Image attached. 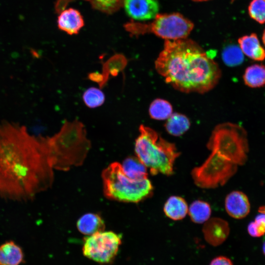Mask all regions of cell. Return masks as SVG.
Wrapping results in <instances>:
<instances>
[{
    "label": "cell",
    "mask_w": 265,
    "mask_h": 265,
    "mask_svg": "<svg viewBox=\"0 0 265 265\" xmlns=\"http://www.w3.org/2000/svg\"><path fill=\"white\" fill-rule=\"evenodd\" d=\"M190 126V121L186 116L178 113H174L167 119L165 128L169 134L178 136L186 132L189 129Z\"/></svg>",
    "instance_id": "cell-21"
},
{
    "label": "cell",
    "mask_w": 265,
    "mask_h": 265,
    "mask_svg": "<svg viewBox=\"0 0 265 265\" xmlns=\"http://www.w3.org/2000/svg\"><path fill=\"white\" fill-rule=\"evenodd\" d=\"M134 146L136 157L149 169L152 175L159 173L172 175L175 161L180 155L175 145L149 127L141 125Z\"/></svg>",
    "instance_id": "cell-5"
},
{
    "label": "cell",
    "mask_w": 265,
    "mask_h": 265,
    "mask_svg": "<svg viewBox=\"0 0 265 265\" xmlns=\"http://www.w3.org/2000/svg\"><path fill=\"white\" fill-rule=\"evenodd\" d=\"M248 11L253 20L261 24L265 23V0H252Z\"/></svg>",
    "instance_id": "cell-26"
},
{
    "label": "cell",
    "mask_w": 265,
    "mask_h": 265,
    "mask_svg": "<svg viewBox=\"0 0 265 265\" xmlns=\"http://www.w3.org/2000/svg\"><path fill=\"white\" fill-rule=\"evenodd\" d=\"M121 165L126 175L131 179L141 180L147 178V168L136 157L127 158Z\"/></svg>",
    "instance_id": "cell-20"
},
{
    "label": "cell",
    "mask_w": 265,
    "mask_h": 265,
    "mask_svg": "<svg viewBox=\"0 0 265 265\" xmlns=\"http://www.w3.org/2000/svg\"><path fill=\"white\" fill-rule=\"evenodd\" d=\"M188 210L187 204L182 197L171 196L165 202L163 212L165 215L173 220H180L184 218Z\"/></svg>",
    "instance_id": "cell-17"
},
{
    "label": "cell",
    "mask_w": 265,
    "mask_h": 265,
    "mask_svg": "<svg viewBox=\"0 0 265 265\" xmlns=\"http://www.w3.org/2000/svg\"></svg>",
    "instance_id": "cell-34"
},
{
    "label": "cell",
    "mask_w": 265,
    "mask_h": 265,
    "mask_svg": "<svg viewBox=\"0 0 265 265\" xmlns=\"http://www.w3.org/2000/svg\"><path fill=\"white\" fill-rule=\"evenodd\" d=\"M155 64L166 82L185 93H206L221 76L217 63L197 43L186 38L165 40Z\"/></svg>",
    "instance_id": "cell-2"
},
{
    "label": "cell",
    "mask_w": 265,
    "mask_h": 265,
    "mask_svg": "<svg viewBox=\"0 0 265 265\" xmlns=\"http://www.w3.org/2000/svg\"><path fill=\"white\" fill-rule=\"evenodd\" d=\"M102 179L104 194L112 200L137 203L153 193V186L148 178L141 180L130 179L118 162H113L104 170Z\"/></svg>",
    "instance_id": "cell-6"
},
{
    "label": "cell",
    "mask_w": 265,
    "mask_h": 265,
    "mask_svg": "<svg viewBox=\"0 0 265 265\" xmlns=\"http://www.w3.org/2000/svg\"><path fill=\"white\" fill-rule=\"evenodd\" d=\"M247 231L253 237L258 238L263 236L265 234V213L258 214L254 221L248 224Z\"/></svg>",
    "instance_id": "cell-27"
},
{
    "label": "cell",
    "mask_w": 265,
    "mask_h": 265,
    "mask_svg": "<svg viewBox=\"0 0 265 265\" xmlns=\"http://www.w3.org/2000/svg\"><path fill=\"white\" fill-rule=\"evenodd\" d=\"M173 108L168 101L156 99L150 105L149 112L151 118L156 120L167 119L172 114Z\"/></svg>",
    "instance_id": "cell-23"
},
{
    "label": "cell",
    "mask_w": 265,
    "mask_h": 265,
    "mask_svg": "<svg viewBox=\"0 0 265 265\" xmlns=\"http://www.w3.org/2000/svg\"><path fill=\"white\" fill-rule=\"evenodd\" d=\"M262 41H263L264 46H265V29H264V32L263 33Z\"/></svg>",
    "instance_id": "cell-31"
},
{
    "label": "cell",
    "mask_w": 265,
    "mask_h": 265,
    "mask_svg": "<svg viewBox=\"0 0 265 265\" xmlns=\"http://www.w3.org/2000/svg\"><path fill=\"white\" fill-rule=\"evenodd\" d=\"M128 63L126 56L122 53H116L111 56L106 61L102 63L103 78L102 88L106 85L109 77H115L123 71Z\"/></svg>",
    "instance_id": "cell-16"
},
{
    "label": "cell",
    "mask_w": 265,
    "mask_h": 265,
    "mask_svg": "<svg viewBox=\"0 0 265 265\" xmlns=\"http://www.w3.org/2000/svg\"><path fill=\"white\" fill-rule=\"evenodd\" d=\"M207 146L211 151L210 155L191 174L197 186L214 188L224 185L236 173L238 166L246 161L247 133L239 125L222 123L212 131Z\"/></svg>",
    "instance_id": "cell-3"
},
{
    "label": "cell",
    "mask_w": 265,
    "mask_h": 265,
    "mask_svg": "<svg viewBox=\"0 0 265 265\" xmlns=\"http://www.w3.org/2000/svg\"><path fill=\"white\" fill-rule=\"evenodd\" d=\"M54 169L46 137L23 125L0 122V197L24 202L50 188Z\"/></svg>",
    "instance_id": "cell-1"
},
{
    "label": "cell",
    "mask_w": 265,
    "mask_h": 265,
    "mask_svg": "<svg viewBox=\"0 0 265 265\" xmlns=\"http://www.w3.org/2000/svg\"><path fill=\"white\" fill-rule=\"evenodd\" d=\"M243 79L245 84L251 88L265 86V65L254 64L247 67L243 74Z\"/></svg>",
    "instance_id": "cell-19"
},
{
    "label": "cell",
    "mask_w": 265,
    "mask_h": 265,
    "mask_svg": "<svg viewBox=\"0 0 265 265\" xmlns=\"http://www.w3.org/2000/svg\"><path fill=\"white\" fill-rule=\"evenodd\" d=\"M192 0L196 1H206V0Z\"/></svg>",
    "instance_id": "cell-33"
},
{
    "label": "cell",
    "mask_w": 265,
    "mask_h": 265,
    "mask_svg": "<svg viewBox=\"0 0 265 265\" xmlns=\"http://www.w3.org/2000/svg\"><path fill=\"white\" fill-rule=\"evenodd\" d=\"M238 43L243 53L250 59L256 61L265 59V49L256 34L243 36L238 39Z\"/></svg>",
    "instance_id": "cell-13"
},
{
    "label": "cell",
    "mask_w": 265,
    "mask_h": 265,
    "mask_svg": "<svg viewBox=\"0 0 265 265\" xmlns=\"http://www.w3.org/2000/svg\"><path fill=\"white\" fill-rule=\"evenodd\" d=\"M262 249H263V254L265 256V240L264 241Z\"/></svg>",
    "instance_id": "cell-32"
},
{
    "label": "cell",
    "mask_w": 265,
    "mask_h": 265,
    "mask_svg": "<svg viewBox=\"0 0 265 265\" xmlns=\"http://www.w3.org/2000/svg\"><path fill=\"white\" fill-rule=\"evenodd\" d=\"M88 79L95 82L98 83L100 88H102L103 78L102 74L98 72H93L89 74Z\"/></svg>",
    "instance_id": "cell-29"
},
{
    "label": "cell",
    "mask_w": 265,
    "mask_h": 265,
    "mask_svg": "<svg viewBox=\"0 0 265 265\" xmlns=\"http://www.w3.org/2000/svg\"><path fill=\"white\" fill-rule=\"evenodd\" d=\"M225 207L227 213L236 219H242L250 212V204L246 195L240 191L229 193L225 200Z\"/></svg>",
    "instance_id": "cell-11"
},
{
    "label": "cell",
    "mask_w": 265,
    "mask_h": 265,
    "mask_svg": "<svg viewBox=\"0 0 265 265\" xmlns=\"http://www.w3.org/2000/svg\"><path fill=\"white\" fill-rule=\"evenodd\" d=\"M259 212L260 213H265V206H263L259 208Z\"/></svg>",
    "instance_id": "cell-30"
},
{
    "label": "cell",
    "mask_w": 265,
    "mask_h": 265,
    "mask_svg": "<svg viewBox=\"0 0 265 265\" xmlns=\"http://www.w3.org/2000/svg\"><path fill=\"white\" fill-rule=\"evenodd\" d=\"M121 242V237L113 232H99L85 238L83 254L96 262L108 263L117 255Z\"/></svg>",
    "instance_id": "cell-8"
},
{
    "label": "cell",
    "mask_w": 265,
    "mask_h": 265,
    "mask_svg": "<svg viewBox=\"0 0 265 265\" xmlns=\"http://www.w3.org/2000/svg\"><path fill=\"white\" fill-rule=\"evenodd\" d=\"M202 232L206 241L210 245L217 246L223 243L230 233L228 223L221 218H209L204 223Z\"/></svg>",
    "instance_id": "cell-10"
},
{
    "label": "cell",
    "mask_w": 265,
    "mask_h": 265,
    "mask_svg": "<svg viewBox=\"0 0 265 265\" xmlns=\"http://www.w3.org/2000/svg\"><path fill=\"white\" fill-rule=\"evenodd\" d=\"M193 24L179 13L158 14L149 24L130 22L125 25L131 35L153 33L165 40L186 38L193 28Z\"/></svg>",
    "instance_id": "cell-7"
},
{
    "label": "cell",
    "mask_w": 265,
    "mask_h": 265,
    "mask_svg": "<svg viewBox=\"0 0 265 265\" xmlns=\"http://www.w3.org/2000/svg\"><path fill=\"white\" fill-rule=\"evenodd\" d=\"M210 265H233V264L228 257L219 256L213 259Z\"/></svg>",
    "instance_id": "cell-28"
},
{
    "label": "cell",
    "mask_w": 265,
    "mask_h": 265,
    "mask_svg": "<svg viewBox=\"0 0 265 265\" xmlns=\"http://www.w3.org/2000/svg\"><path fill=\"white\" fill-rule=\"evenodd\" d=\"M77 226L80 233L87 236L103 231L105 229L102 218L93 213H86L81 216L77 221Z\"/></svg>",
    "instance_id": "cell-18"
},
{
    "label": "cell",
    "mask_w": 265,
    "mask_h": 265,
    "mask_svg": "<svg viewBox=\"0 0 265 265\" xmlns=\"http://www.w3.org/2000/svg\"><path fill=\"white\" fill-rule=\"evenodd\" d=\"M240 47L237 45H229L222 52V58L224 63L230 67L238 66L244 60V55Z\"/></svg>",
    "instance_id": "cell-24"
},
{
    "label": "cell",
    "mask_w": 265,
    "mask_h": 265,
    "mask_svg": "<svg viewBox=\"0 0 265 265\" xmlns=\"http://www.w3.org/2000/svg\"><path fill=\"white\" fill-rule=\"evenodd\" d=\"M188 212L192 222L201 224L205 223L210 218L212 210L208 203L197 200L190 204Z\"/></svg>",
    "instance_id": "cell-22"
},
{
    "label": "cell",
    "mask_w": 265,
    "mask_h": 265,
    "mask_svg": "<svg viewBox=\"0 0 265 265\" xmlns=\"http://www.w3.org/2000/svg\"><path fill=\"white\" fill-rule=\"evenodd\" d=\"M24 260L22 249L13 241H7L0 245V265H20Z\"/></svg>",
    "instance_id": "cell-15"
},
{
    "label": "cell",
    "mask_w": 265,
    "mask_h": 265,
    "mask_svg": "<svg viewBox=\"0 0 265 265\" xmlns=\"http://www.w3.org/2000/svg\"><path fill=\"white\" fill-rule=\"evenodd\" d=\"M75 0H57L55 4V10L59 13L65 9L67 5ZM89 2L92 7L97 10L112 14L118 11L123 6L124 0H84Z\"/></svg>",
    "instance_id": "cell-14"
},
{
    "label": "cell",
    "mask_w": 265,
    "mask_h": 265,
    "mask_svg": "<svg viewBox=\"0 0 265 265\" xmlns=\"http://www.w3.org/2000/svg\"><path fill=\"white\" fill-rule=\"evenodd\" d=\"M59 14L57 26L59 29L69 35L78 34L84 25L82 16L76 9L65 8Z\"/></svg>",
    "instance_id": "cell-12"
},
{
    "label": "cell",
    "mask_w": 265,
    "mask_h": 265,
    "mask_svg": "<svg viewBox=\"0 0 265 265\" xmlns=\"http://www.w3.org/2000/svg\"><path fill=\"white\" fill-rule=\"evenodd\" d=\"M85 105L90 108H96L102 106L105 101V95L100 89L91 87L86 89L82 95Z\"/></svg>",
    "instance_id": "cell-25"
},
{
    "label": "cell",
    "mask_w": 265,
    "mask_h": 265,
    "mask_svg": "<svg viewBox=\"0 0 265 265\" xmlns=\"http://www.w3.org/2000/svg\"><path fill=\"white\" fill-rule=\"evenodd\" d=\"M123 6L128 16L139 21L154 19L159 10L156 0H124Z\"/></svg>",
    "instance_id": "cell-9"
},
{
    "label": "cell",
    "mask_w": 265,
    "mask_h": 265,
    "mask_svg": "<svg viewBox=\"0 0 265 265\" xmlns=\"http://www.w3.org/2000/svg\"><path fill=\"white\" fill-rule=\"evenodd\" d=\"M46 139L53 168L58 170L81 165L91 146L84 125L78 120L65 121L57 133Z\"/></svg>",
    "instance_id": "cell-4"
}]
</instances>
